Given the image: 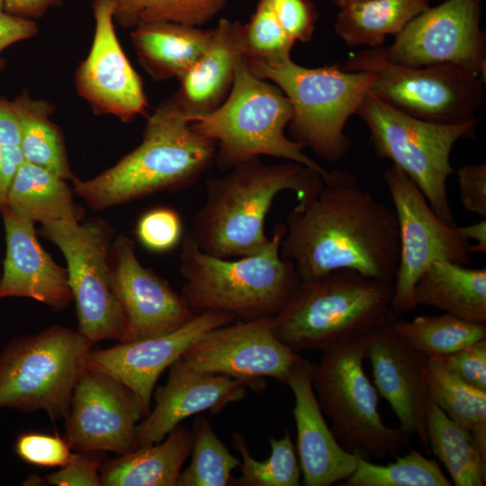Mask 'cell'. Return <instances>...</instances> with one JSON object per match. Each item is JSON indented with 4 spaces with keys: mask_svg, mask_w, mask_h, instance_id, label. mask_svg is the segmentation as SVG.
<instances>
[{
    "mask_svg": "<svg viewBox=\"0 0 486 486\" xmlns=\"http://www.w3.org/2000/svg\"><path fill=\"white\" fill-rule=\"evenodd\" d=\"M320 191L286 218L281 256L300 281L349 269L393 284L399 260L394 210L357 184L346 170L328 171Z\"/></svg>",
    "mask_w": 486,
    "mask_h": 486,
    "instance_id": "1",
    "label": "cell"
},
{
    "mask_svg": "<svg viewBox=\"0 0 486 486\" xmlns=\"http://www.w3.org/2000/svg\"><path fill=\"white\" fill-rule=\"evenodd\" d=\"M322 185L320 174L302 164L249 159L206 180L204 202L187 233L202 250L219 257L256 254L270 241L265 223L276 195L289 190L298 202H305Z\"/></svg>",
    "mask_w": 486,
    "mask_h": 486,
    "instance_id": "2",
    "label": "cell"
},
{
    "mask_svg": "<svg viewBox=\"0 0 486 486\" xmlns=\"http://www.w3.org/2000/svg\"><path fill=\"white\" fill-rule=\"evenodd\" d=\"M191 116L171 97L148 117L141 143L74 193L95 211L164 191L184 189L214 162L216 143L191 127Z\"/></svg>",
    "mask_w": 486,
    "mask_h": 486,
    "instance_id": "3",
    "label": "cell"
},
{
    "mask_svg": "<svg viewBox=\"0 0 486 486\" xmlns=\"http://www.w3.org/2000/svg\"><path fill=\"white\" fill-rule=\"evenodd\" d=\"M284 223H277L259 252L225 258L202 250L186 233L181 241L182 296L193 310H221L238 320L272 318L286 304L300 279L292 263L281 256Z\"/></svg>",
    "mask_w": 486,
    "mask_h": 486,
    "instance_id": "4",
    "label": "cell"
},
{
    "mask_svg": "<svg viewBox=\"0 0 486 486\" xmlns=\"http://www.w3.org/2000/svg\"><path fill=\"white\" fill-rule=\"evenodd\" d=\"M393 285L339 269L300 281L271 319L275 337L294 352L324 351L364 338L390 316Z\"/></svg>",
    "mask_w": 486,
    "mask_h": 486,
    "instance_id": "5",
    "label": "cell"
},
{
    "mask_svg": "<svg viewBox=\"0 0 486 486\" xmlns=\"http://www.w3.org/2000/svg\"><path fill=\"white\" fill-rule=\"evenodd\" d=\"M292 117L291 103L283 91L257 77L243 57L227 98L212 112L194 118L191 127L216 143L214 162L224 172L269 156L310 167L324 178L328 171L303 153V144L286 137Z\"/></svg>",
    "mask_w": 486,
    "mask_h": 486,
    "instance_id": "6",
    "label": "cell"
},
{
    "mask_svg": "<svg viewBox=\"0 0 486 486\" xmlns=\"http://www.w3.org/2000/svg\"><path fill=\"white\" fill-rule=\"evenodd\" d=\"M259 78L277 86L289 99L292 140L310 148L319 158L336 164L351 148L344 129L374 80L368 71L347 72L338 66L305 68L291 57L277 61L248 59Z\"/></svg>",
    "mask_w": 486,
    "mask_h": 486,
    "instance_id": "7",
    "label": "cell"
},
{
    "mask_svg": "<svg viewBox=\"0 0 486 486\" xmlns=\"http://www.w3.org/2000/svg\"><path fill=\"white\" fill-rule=\"evenodd\" d=\"M93 346L60 325L12 339L0 354V408L65 418Z\"/></svg>",
    "mask_w": 486,
    "mask_h": 486,
    "instance_id": "8",
    "label": "cell"
},
{
    "mask_svg": "<svg viewBox=\"0 0 486 486\" xmlns=\"http://www.w3.org/2000/svg\"><path fill=\"white\" fill-rule=\"evenodd\" d=\"M367 337L322 351L311 379L339 444L361 457L382 460L396 456L411 437L400 427H388L379 413V393L364 370Z\"/></svg>",
    "mask_w": 486,
    "mask_h": 486,
    "instance_id": "9",
    "label": "cell"
},
{
    "mask_svg": "<svg viewBox=\"0 0 486 486\" xmlns=\"http://www.w3.org/2000/svg\"><path fill=\"white\" fill-rule=\"evenodd\" d=\"M356 114L370 131L378 158H388L419 188L434 212L455 227L447 194L454 173L450 154L460 139L473 138L478 118L461 124L430 122L410 116L367 94Z\"/></svg>",
    "mask_w": 486,
    "mask_h": 486,
    "instance_id": "10",
    "label": "cell"
},
{
    "mask_svg": "<svg viewBox=\"0 0 486 486\" xmlns=\"http://www.w3.org/2000/svg\"><path fill=\"white\" fill-rule=\"evenodd\" d=\"M374 75L368 94L419 120L461 124L474 119L485 78L454 65L411 68L387 60L380 47L352 52L343 68Z\"/></svg>",
    "mask_w": 486,
    "mask_h": 486,
    "instance_id": "11",
    "label": "cell"
},
{
    "mask_svg": "<svg viewBox=\"0 0 486 486\" xmlns=\"http://www.w3.org/2000/svg\"><path fill=\"white\" fill-rule=\"evenodd\" d=\"M40 234L58 247L67 263L78 331L93 345L129 341L126 321L112 284L110 225L99 218L41 224Z\"/></svg>",
    "mask_w": 486,
    "mask_h": 486,
    "instance_id": "12",
    "label": "cell"
},
{
    "mask_svg": "<svg viewBox=\"0 0 486 486\" xmlns=\"http://www.w3.org/2000/svg\"><path fill=\"white\" fill-rule=\"evenodd\" d=\"M398 221L399 260L391 310L397 315L414 310V286L436 260L470 263V241L434 212L416 184L397 166L383 173Z\"/></svg>",
    "mask_w": 486,
    "mask_h": 486,
    "instance_id": "13",
    "label": "cell"
},
{
    "mask_svg": "<svg viewBox=\"0 0 486 486\" xmlns=\"http://www.w3.org/2000/svg\"><path fill=\"white\" fill-rule=\"evenodd\" d=\"M482 0H446L414 17L380 47L395 64L420 68L454 65L486 78V36L480 28Z\"/></svg>",
    "mask_w": 486,
    "mask_h": 486,
    "instance_id": "14",
    "label": "cell"
},
{
    "mask_svg": "<svg viewBox=\"0 0 486 486\" xmlns=\"http://www.w3.org/2000/svg\"><path fill=\"white\" fill-rule=\"evenodd\" d=\"M272 318L238 320L205 333L182 356L194 369L265 387V378L286 384L302 357L274 335Z\"/></svg>",
    "mask_w": 486,
    "mask_h": 486,
    "instance_id": "15",
    "label": "cell"
},
{
    "mask_svg": "<svg viewBox=\"0 0 486 486\" xmlns=\"http://www.w3.org/2000/svg\"><path fill=\"white\" fill-rule=\"evenodd\" d=\"M146 417L136 394L115 378L86 369L78 380L65 419L71 450L124 454L138 447L136 428Z\"/></svg>",
    "mask_w": 486,
    "mask_h": 486,
    "instance_id": "16",
    "label": "cell"
},
{
    "mask_svg": "<svg viewBox=\"0 0 486 486\" xmlns=\"http://www.w3.org/2000/svg\"><path fill=\"white\" fill-rule=\"evenodd\" d=\"M92 2L94 33L89 53L76 72V91L95 113L128 122L148 107L143 84L117 38L112 1Z\"/></svg>",
    "mask_w": 486,
    "mask_h": 486,
    "instance_id": "17",
    "label": "cell"
},
{
    "mask_svg": "<svg viewBox=\"0 0 486 486\" xmlns=\"http://www.w3.org/2000/svg\"><path fill=\"white\" fill-rule=\"evenodd\" d=\"M236 320L233 314L226 311L204 310L174 331L119 342L108 348H92L87 369L108 374L129 387L140 400L147 416L160 374L205 333Z\"/></svg>",
    "mask_w": 486,
    "mask_h": 486,
    "instance_id": "18",
    "label": "cell"
},
{
    "mask_svg": "<svg viewBox=\"0 0 486 486\" xmlns=\"http://www.w3.org/2000/svg\"><path fill=\"white\" fill-rule=\"evenodd\" d=\"M396 316L392 310L366 338L365 359L371 363L374 386L390 404L399 427L410 437L416 436L426 454H431L427 435L428 356L396 331Z\"/></svg>",
    "mask_w": 486,
    "mask_h": 486,
    "instance_id": "19",
    "label": "cell"
},
{
    "mask_svg": "<svg viewBox=\"0 0 486 486\" xmlns=\"http://www.w3.org/2000/svg\"><path fill=\"white\" fill-rule=\"evenodd\" d=\"M112 284L129 341L174 331L197 314L166 280L140 262L135 243L124 234L112 244Z\"/></svg>",
    "mask_w": 486,
    "mask_h": 486,
    "instance_id": "20",
    "label": "cell"
},
{
    "mask_svg": "<svg viewBox=\"0 0 486 486\" xmlns=\"http://www.w3.org/2000/svg\"><path fill=\"white\" fill-rule=\"evenodd\" d=\"M248 382L192 368L183 357L169 367L168 377L155 392V407L137 425L138 447L163 440L181 422L195 414L220 412L243 400Z\"/></svg>",
    "mask_w": 486,
    "mask_h": 486,
    "instance_id": "21",
    "label": "cell"
},
{
    "mask_svg": "<svg viewBox=\"0 0 486 486\" xmlns=\"http://www.w3.org/2000/svg\"><path fill=\"white\" fill-rule=\"evenodd\" d=\"M0 212L6 244L0 299L31 298L53 310L66 309L73 302L67 268L40 245L33 221L5 206Z\"/></svg>",
    "mask_w": 486,
    "mask_h": 486,
    "instance_id": "22",
    "label": "cell"
},
{
    "mask_svg": "<svg viewBox=\"0 0 486 486\" xmlns=\"http://www.w3.org/2000/svg\"><path fill=\"white\" fill-rule=\"evenodd\" d=\"M312 365L302 357L286 382L294 398L295 449L302 484L330 486L350 476L359 455L346 451L328 426L313 390Z\"/></svg>",
    "mask_w": 486,
    "mask_h": 486,
    "instance_id": "23",
    "label": "cell"
},
{
    "mask_svg": "<svg viewBox=\"0 0 486 486\" xmlns=\"http://www.w3.org/2000/svg\"><path fill=\"white\" fill-rule=\"evenodd\" d=\"M242 30L240 22L220 19L205 51L178 79L172 98L192 121L218 108L229 95L237 65L245 57Z\"/></svg>",
    "mask_w": 486,
    "mask_h": 486,
    "instance_id": "24",
    "label": "cell"
},
{
    "mask_svg": "<svg viewBox=\"0 0 486 486\" xmlns=\"http://www.w3.org/2000/svg\"><path fill=\"white\" fill-rule=\"evenodd\" d=\"M191 446L192 432L179 424L158 443L104 460L100 485L176 486Z\"/></svg>",
    "mask_w": 486,
    "mask_h": 486,
    "instance_id": "25",
    "label": "cell"
},
{
    "mask_svg": "<svg viewBox=\"0 0 486 486\" xmlns=\"http://www.w3.org/2000/svg\"><path fill=\"white\" fill-rule=\"evenodd\" d=\"M213 29L173 22H154L134 27L130 33L137 56L156 80L186 72L209 46Z\"/></svg>",
    "mask_w": 486,
    "mask_h": 486,
    "instance_id": "26",
    "label": "cell"
},
{
    "mask_svg": "<svg viewBox=\"0 0 486 486\" xmlns=\"http://www.w3.org/2000/svg\"><path fill=\"white\" fill-rule=\"evenodd\" d=\"M416 305L431 307L457 318L486 323V269L451 261H434L414 286Z\"/></svg>",
    "mask_w": 486,
    "mask_h": 486,
    "instance_id": "27",
    "label": "cell"
},
{
    "mask_svg": "<svg viewBox=\"0 0 486 486\" xmlns=\"http://www.w3.org/2000/svg\"><path fill=\"white\" fill-rule=\"evenodd\" d=\"M73 193L66 180L23 161L12 179L4 206L34 223L82 221L85 211Z\"/></svg>",
    "mask_w": 486,
    "mask_h": 486,
    "instance_id": "28",
    "label": "cell"
},
{
    "mask_svg": "<svg viewBox=\"0 0 486 486\" xmlns=\"http://www.w3.org/2000/svg\"><path fill=\"white\" fill-rule=\"evenodd\" d=\"M428 7L429 0H362L340 8L334 28L349 46L377 48Z\"/></svg>",
    "mask_w": 486,
    "mask_h": 486,
    "instance_id": "29",
    "label": "cell"
},
{
    "mask_svg": "<svg viewBox=\"0 0 486 486\" xmlns=\"http://www.w3.org/2000/svg\"><path fill=\"white\" fill-rule=\"evenodd\" d=\"M427 435L431 454L444 464L454 485L486 484V454L472 434L451 419L430 398Z\"/></svg>",
    "mask_w": 486,
    "mask_h": 486,
    "instance_id": "30",
    "label": "cell"
},
{
    "mask_svg": "<svg viewBox=\"0 0 486 486\" xmlns=\"http://www.w3.org/2000/svg\"><path fill=\"white\" fill-rule=\"evenodd\" d=\"M11 104L19 122L23 160L73 182L76 177L71 171L61 131L50 119V105L25 92Z\"/></svg>",
    "mask_w": 486,
    "mask_h": 486,
    "instance_id": "31",
    "label": "cell"
},
{
    "mask_svg": "<svg viewBox=\"0 0 486 486\" xmlns=\"http://www.w3.org/2000/svg\"><path fill=\"white\" fill-rule=\"evenodd\" d=\"M425 374L431 400L469 430L486 454V392L455 377L436 356H428Z\"/></svg>",
    "mask_w": 486,
    "mask_h": 486,
    "instance_id": "32",
    "label": "cell"
},
{
    "mask_svg": "<svg viewBox=\"0 0 486 486\" xmlns=\"http://www.w3.org/2000/svg\"><path fill=\"white\" fill-rule=\"evenodd\" d=\"M396 331L414 348L427 356H442L486 338V323L455 316H418L412 320H393Z\"/></svg>",
    "mask_w": 486,
    "mask_h": 486,
    "instance_id": "33",
    "label": "cell"
},
{
    "mask_svg": "<svg viewBox=\"0 0 486 486\" xmlns=\"http://www.w3.org/2000/svg\"><path fill=\"white\" fill-rule=\"evenodd\" d=\"M191 432V463L181 471L176 486L230 485L239 459L230 452L207 418L196 417Z\"/></svg>",
    "mask_w": 486,
    "mask_h": 486,
    "instance_id": "34",
    "label": "cell"
},
{
    "mask_svg": "<svg viewBox=\"0 0 486 486\" xmlns=\"http://www.w3.org/2000/svg\"><path fill=\"white\" fill-rule=\"evenodd\" d=\"M395 462L377 464L359 456L354 472L344 481L345 486H452L436 458H428L410 448Z\"/></svg>",
    "mask_w": 486,
    "mask_h": 486,
    "instance_id": "35",
    "label": "cell"
},
{
    "mask_svg": "<svg viewBox=\"0 0 486 486\" xmlns=\"http://www.w3.org/2000/svg\"><path fill=\"white\" fill-rule=\"evenodd\" d=\"M234 448L241 455L240 476L232 479L237 486H298L301 469L296 449L287 430L281 438L269 439L271 453L267 459L253 458L245 436L235 431L231 436Z\"/></svg>",
    "mask_w": 486,
    "mask_h": 486,
    "instance_id": "36",
    "label": "cell"
},
{
    "mask_svg": "<svg viewBox=\"0 0 486 486\" xmlns=\"http://www.w3.org/2000/svg\"><path fill=\"white\" fill-rule=\"evenodd\" d=\"M113 20L122 27L154 22H173L201 27L216 16L230 0H112Z\"/></svg>",
    "mask_w": 486,
    "mask_h": 486,
    "instance_id": "37",
    "label": "cell"
},
{
    "mask_svg": "<svg viewBox=\"0 0 486 486\" xmlns=\"http://www.w3.org/2000/svg\"><path fill=\"white\" fill-rule=\"evenodd\" d=\"M243 48L248 59L277 61L291 57L295 43L278 22L265 0H258L249 22L243 24Z\"/></svg>",
    "mask_w": 486,
    "mask_h": 486,
    "instance_id": "38",
    "label": "cell"
},
{
    "mask_svg": "<svg viewBox=\"0 0 486 486\" xmlns=\"http://www.w3.org/2000/svg\"><path fill=\"white\" fill-rule=\"evenodd\" d=\"M136 235L140 242L148 250L154 252L171 250L184 237L180 214L171 207L153 208L139 219Z\"/></svg>",
    "mask_w": 486,
    "mask_h": 486,
    "instance_id": "39",
    "label": "cell"
},
{
    "mask_svg": "<svg viewBox=\"0 0 486 486\" xmlns=\"http://www.w3.org/2000/svg\"><path fill=\"white\" fill-rule=\"evenodd\" d=\"M21 133L11 102L0 98V211L14 176L23 162Z\"/></svg>",
    "mask_w": 486,
    "mask_h": 486,
    "instance_id": "40",
    "label": "cell"
},
{
    "mask_svg": "<svg viewBox=\"0 0 486 486\" xmlns=\"http://www.w3.org/2000/svg\"><path fill=\"white\" fill-rule=\"evenodd\" d=\"M16 454L24 462L38 467H62L71 459L73 453L64 437L58 434L23 432L14 444Z\"/></svg>",
    "mask_w": 486,
    "mask_h": 486,
    "instance_id": "41",
    "label": "cell"
},
{
    "mask_svg": "<svg viewBox=\"0 0 486 486\" xmlns=\"http://www.w3.org/2000/svg\"><path fill=\"white\" fill-rule=\"evenodd\" d=\"M280 25L296 41L311 40L319 17L311 0H265Z\"/></svg>",
    "mask_w": 486,
    "mask_h": 486,
    "instance_id": "42",
    "label": "cell"
},
{
    "mask_svg": "<svg viewBox=\"0 0 486 486\" xmlns=\"http://www.w3.org/2000/svg\"><path fill=\"white\" fill-rule=\"evenodd\" d=\"M436 356L455 377L486 392V338Z\"/></svg>",
    "mask_w": 486,
    "mask_h": 486,
    "instance_id": "43",
    "label": "cell"
},
{
    "mask_svg": "<svg viewBox=\"0 0 486 486\" xmlns=\"http://www.w3.org/2000/svg\"><path fill=\"white\" fill-rule=\"evenodd\" d=\"M104 451H76L59 470L44 476L47 484L56 486H100Z\"/></svg>",
    "mask_w": 486,
    "mask_h": 486,
    "instance_id": "44",
    "label": "cell"
},
{
    "mask_svg": "<svg viewBox=\"0 0 486 486\" xmlns=\"http://www.w3.org/2000/svg\"><path fill=\"white\" fill-rule=\"evenodd\" d=\"M460 201L465 210L486 216V164L466 165L457 171Z\"/></svg>",
    "mask_w": 486,
    "mask_h": 486,
    "instance_id": "45",
    "label": "cell"
},
{
    "mask_svg": "<svg viewBox=\"0 0 486 486\" xmlns=\"http://www.w3.org/2000/svg\"><path fill=\"white\" fill-rule=\"evenodd\" d=\"M38 32V26L34 20L12 15L0 11V53L8 46L32 38ZM3 60L0 58V69Z\"/></svg>",
    "mask_w": 486,
    "mask_h": 486,
    "instance_id": "46",
    "label": "cell"
},
{
    "mask_svg": "<svg viewBox=\"0 0 486 486\" xmlns=\"http://www.w3.org/2000/svg\"><path fill=\"white\" fill-rule=\"evenodd\" d=\"M63 0H4V11L12 15L34 20L58 5Z\"/></svg>",
    "mask_w": 486,
    "mask_h": 486,
    "instance_id": "47",
    "label": "cell"
},
{
    "mask_svg": "<svg viewBox=\"0 0 486 486\" xmlns=\"http://www.w3.org/2000/svg\"><path fill=\"white\" fill-rule=\"evenodd\" d=\"M460 233L469 241L474 240L476 244L469 245V253H482L486 251V220L477 223L458 227Z\"/></svg>",
    "mask_w": 486,
    "mask_h": 486,
    "instance_id": "48",
    "label": "cell"
},
{
    "mask_svg": "<svg viewBox=\"0 0 486 486\" xmlns=\"http://www.w3.org/2000/svg\"><path fill=\"white\" fill-rule=\"evenodd\" d=\"M46 482L44 478L40 479L36 474L29 475L26 480L23 481V485H43Z\"/></svg>",
    "mask_w": 486,
    "mask_h": 486,
    "instance_id": "49",
    "label": "cell"
},
{
    "mask_svg": "<svg viewBox=\"0 0 486 486\" xmlns=\"http://www.w3.org/2000/svg\"><path fill=\"white\" fill-rule=\"evenodd\" d=\"M362 0H333V3L339 8H342L349 4L358 2Z\"/></svg>",
    "mask_w": 486,
    "mask_h": 486,
    "instance_id": "50",
    "label": "cell"
},
{
    "mask_svg": "<svg viewBox=\"0 0 486 486\" xmlns=\"http://www.w3.org/2000/svg\"><path fill=\"white\" fill-rule=\"evenodd\" d=\"M4 0H0V11H4Z\"/></svg>",
    "mask_w": 486,
    "mask_h": 486,
    "instance_id": "51",
    "label": "cell"
}]
</instances>
